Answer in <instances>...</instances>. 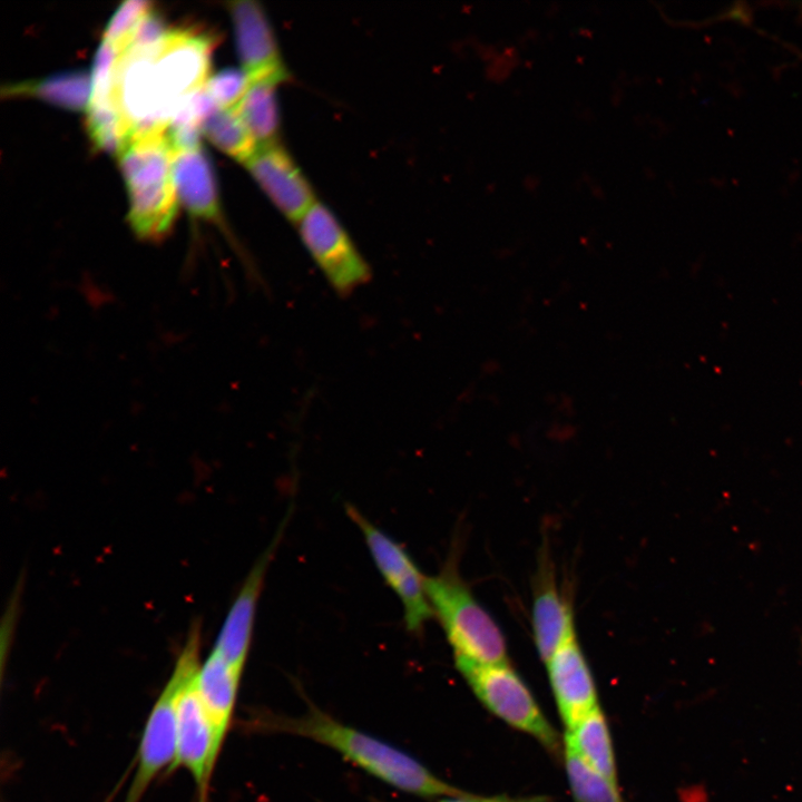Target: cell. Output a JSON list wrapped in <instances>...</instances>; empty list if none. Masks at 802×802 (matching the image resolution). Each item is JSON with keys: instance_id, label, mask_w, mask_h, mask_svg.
Returning <instances> with one entry per match:
<instances>
[{"instance_id": "1", "label": "cell", "mask_w": 802, "mask_h": 802, "mask_svg": "<svg viewBox=\"0 0 802 802\" xmlns=\"http://www.w3.org/2000/svg\"><path fill=\"white\" fill-rule=\"evenodd\" d=\"M214 42L204 31L178 27L149 48L131 49L126 81L133 99L168 126L179 104L206 84Z\"/></svg>"}, {"instance_id": "2", "label": "cell", "mask_w": 802, "mask_h": 802, "mask_svg": "<svg viewBox=\"0 0 802 802\" xmlns=\"http://www.w3.org/2000/svg\"><path fill=\"white\" fill-rule=\"evenodd\" d=\"M264 724L268 730L326 745L366 773L403 792L423 798L467 794L439 779L408 753L316 708L301 716H271Z\"/></svg>"}, {"instance_id": "3", "label": "cell", "mask_w": 802, "mask_h": 802, "mask_svg": "<svg viewBox=\"0 0 802 802\" xmlns=\"http://www.w3.org/2000/svg\"><path fill=\"white\" fill-rule=\"evenodd\" d=\"M173 160L166 133L131 139L118 154L129 196L127 221L143 241L163 239L176 219L178 196Z\"/></svg>"}, {"instance_id": "4", "label": "cell", "mask_w": 802, "mask_h": 802, "mask_svg": "<svg viewBox=\"0 0 802 802\" xmlns=\"http://www.w3.org/2000/svg\"><path fill=\"white\" fill-rule=\"evenodd\" d=\"M433 615L452 647L454 663L506 664L505 636L490 614L460 578L453 565L426 578Z\"/></svg>"}, {"instance_id": "5", "label": "cell", "mask_w": 802, "mask_h": 802, "mask_svg": "<svg viewBox=\"0 0 802 802\" xmlns=\"http://www.w3.org/2000/svg\"><path fill=\"white\" fill-rule=\"evenodd\" d=\"M200 630L194 625L174 671L146 721L137 765L125 802H139L154 779L172 769L176 755L177 705L186 678L200 666Z\"/></svg>"}, {"instance_id": "6", "label": "cell", "mask_w": 802, "mask_h": 802, "mask_svg": "<svg viewBox=\"0 0 802 802\" xmlns=\"http://www.w3.org/2000/svg\"><path fill=\"white\" fill-rule=\"evenodd\" d=\"M296 225L305 250L336 294L348 296L369 282V263L323 203L317 200Z\"/></svg>"}, {"instance_id": "7", "label": "cell", "mask_w": 802, "mask_h": 802, "mask_svg": "<svg viewBox=\"0 0 802 802\" xmlns=\"http://www.w3.org/2000/svg\"><path fill=\"white\" fill-rule=\"evenodd\" d=\"M456 666L489 711L509 725L530 734L546 747L552 751L558 749L556 732L542 715L526 684L508 663H456Z\"/></svg>"}, {"instance_id": "8", "label": "cell", "mask_w": 802, "mask_h": 802, "mask_svg": "<svg viewBox=\"0 0 802 802\" xmlns=\"http://www.w3.org/2000/svg\"><path fill=\"white\" fill-rule=\"evenodd\" d=\"M345 509L360 529L378 570L399 597L407 629L420 634L424 624L433 616L426 589L427 577L399 542L373 525L355 507L346 505Z\"/></svg>"}, {"instance_id": "9", "label": "cell", "mask_w": 802, "mask_h": 802, "mask_svg": "<svg viewBox=\"0 0 802 802\" xmlns=\"http://www.w3.org/2000/svg\"><path fill=\"white\" fill-rule=\"evenodd\" d=\"M199 667L186 678L180 689L176 755L172 769L184 767L188 771L197 788L199 802H204L224 737L200 698L196 683Z\"/></svg>"}, {"instance_id": "10", "label": "cell", "mask_w": 802, "mask_h": 802, "mask_svg": "<svg viewBox=\"0 0 802 802\" xmlns=\"http://www.w3.org/2000/svg\"><path fill=\"white\" fill-rule=\"evenodd\" d=\"M244 165L288 221L296 224L317 202L310 182L278 141L258 146Z\"/></svg>"}, {"instance_id": "11", "label": "cell", "mask_w": 802, "mask_h": 802, "mask_svg": "<svg viewBox=\"0 0 802 802\" xmlns=\"http://www.w3.org/2000/svg\"><path fill=\"white\" fill-rule=\"evenodd\" d=\"M237 52L250 81L270 80L276 84L288 79L272 25L254 0L228 2Z\"/></svg>"}, {"instance_id": "12", "label": "cell", "mask_w": 802, "mask_h": 802, "mask_svg": "<svg viewBox=\"0 0 802 802\" xmlns=\"http://www.w3.org/2000/svg\"><path fill=\"white\" fill-rule=\"evenodd\" d=\"M546 664L560 716L567 730H570L598 707L594 678L576 632Z\"/></svg>"}, {"instance_id": "13", "label": "cell", "mask_w": 802, "mask_h": 802, "mask_svg": "<svg viewBox=\"0 0 802 802\" xmlns=\"http://www.w3.org/2000/svg\"><path fill=\"white\" fill-rule=\"evenodd\" d=\"M282 529L283 527L251 569L223 622L213 647L214 652L241 671L250 653L260 594L268 564L280 542Z\"/></svg>"}, {"instance_id": "14", "label": "cell", "mask_w": 802, "mask_h": 802, "mask_svg": "<svg viewBox=\"0 0 802 802\" xmlns=\"http://www.w3.org/2000/svg\"><path fill=\"white\" fill-rule=\"evenodd\" d=\"M173 175L178 200L189 214L225 228L214 170L202 146L174 151Z\"/></svg>"}, {"instance_id": "15", "label": "cell", "mask_w": 802, "mask_h": 802, "mask_svg": "<svg viewBox=\"0 0 802 802\" xmlns=\"http://www.w3.org/2000/svg\"><path fill=\"white\" fill-rule=\"evenodd\" d=\"M531 627L537 652L545 663L576 632L570 602L563 595L554 578L542 580L535 593Z\"/></svg>"}, {"instance_id": "16", "label": "cell", "mask_w": 802, "mask_h": 802, "mask_svg": "<svg viewBox=\"0 0 802 802\" xmlns=\"http://www.w3.org/2000/svg\"><path fill=\"white\" fill-rule=\"evenodd\" d=\"M242 672L212 649L197 673L200 698L224 739L233 717Z\"/></svg>"}, {"instance_id": "17", "label": "cell", "mask_w": 802, "mask_h": 802, "mask_svg": "<svg viewBox=\"0 0 802 802\" xmlns=\"http://www.w3.org/2000/svg\"><path fill=\"white\" fill-rule=\"evenodd\" d=\"M90 92L91 77L84 71H65L10 82L1 89L3 97H35L69 110L87 109Z\"/></svg>"}, {"instance_id": "18", "label": "cell", "mask_w": 802, "mask_h": 802, "mask_svg": "<svg viewBox=\"0 0 802 802\" xmlns=\"http://www.w3.org/2000/svg\"><path fill=\"white\" fill-rule=\"evenodd\" d=\"M565 740L598 773L617 786L615 757L608 727L599 707H596L573 728Z\"/></svg>"}, {"instance_id": "19", "label": "cell", "mask_w": 802, "mask_h": 802, "mask_svg": "<svg viewBox=\"0 0 802 802\" xmlns=\"http://www.w3.org/2000/svg\"><path fill=\"white\" fill-rule=\"evenodd\" d=\"M277 86L278 84L270 80L250 81L243 97L234 106L258 146L277 141Z\"/></svg>"}, {"instance_id": "20", "label": "cell", "mask_w": 802, "mask_h": 802, "mask_svg": "<svg viewBox=\"0 0 802 802\" xmlns=\"http://www.w3.org/2000/svg\"><path fill=\"white\" fill-rule=\"evenodd\" d=\"M200 130L217 148L242 163L258 148L234 107L218 108L202 121Z\"/></svg>"}, {"instance_id": "21", "label": "cell", "mask_w": 802, "mask_h": 802, "mask_svg": "<svg viewBox=\"0 0 802 802\" xmlns=\"http://www.w3.org/2000/svg\"><path fill=\"white\" fill-rule=\"evenodd\" d=\"M565 763L577 802H622L617 786L591 767L566 740Z\"/></svg>"}, {"instance_id": "22", "label": "cell", "mask_w": 802, "mask_h": 802, "mask_svg": "<svg viewBox=\"0 0 802 802\" xmlns=\"http://www.w3.org/2000/svg\"><path fill=\"white\" fill-rule=\"evenodd\" d=\"M87 130L91 143L99 150L118 154L128 144L130 131L114 99L88 104Z\"/></svg>"}, {"instance_id": "23", "label": "cell", "mask_w": 802, "mask_h": 802, "mask_svg": "<svg viewBox=\"0 0 802 802\" xmlns=\"http://www.w3.org/2000/svg\"><path fill=\"white\" fill-rule=\"evenodd\" d=\"M150 10L151 2L146 0L121 2L107 22L102 39L111 42L123 53L128 48L137 26Z\"/></svg>"}, {"instance_id": "24", "label": "cell", "mask_w": 802, "mask_h": 802, "mask_svg": "<svg viewBox=\"0 0 802 802\" xmlns=\"http://www.w3.org/2000/svg\"><path fill=\"white\" fill-rule=\"evenodd\" d=\"M248 84L243 69L227 68L208 77L205 87L221 108H229L241 100Z\"/></svg>"}, {"instance_id": "25", "label": "cell", "mask_w": 802, "mask_h": 802, "mask_svg": "<svg viewBox=\"0 0 802 802\" xmlns=\"http://www.w3.org/2000/svg\"><path fill=\"white\" fill-rule=\"evenodd\" d=\"M170 30L160 14L153 9L137 26L127 49H144L158 43Z\"/></svg>"}, {"instance_id": "26", "label": "cell", "mask_w": 802, "mask_h": 802, "mask_svg": "<svg viewBox=\"0 0 802 802\" xmlns=\"http://www.w3.org/2000/svg\"><path fill=\"white\" fill-rule=\"evenodd\" d=\"M439 802H482V798L473 796L467 793L461 796H444V799Z\"/></svg>"}, {"instance_id": "27", "label": "cell", "mask_w": 802, "mask_h": 802, "mask_svg": "<svg viewBox=\"0 0 802 802\" xmlns=\"http://www.w3.org/2000/svg\"><path fill=\"white\" fill-rule=\"evenodd\" d=\"M482 801L483 802H505V801H500V800L485 799V798H482Z\"/></svg>"}]
</instances>
